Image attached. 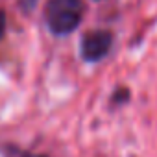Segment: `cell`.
Instances as JSON below:
<instances>
[{"label": "cell", "instance_id": "6da1fadb", "mask_svg": "<svg viewBox=\"0 0 157 157\" xmlns=\"http://www.w3.org/2000/svg\"><path fill=\"white\" fill-rule=\"evenodd\" d=\"M44 17L52 33L68 35L82 22L83 2L82 0H48Z\"/></svg>", "mask_w": 157, "mask_h": 157}, {"label": "cell", "instance_id": "3957f363", "mask_svg": "<svg viewBox=\"0 0 157 157\" xmlns=\"http://www.w3.org/2000/svg\"><path fill=\"white\" fill-rule=\"evenodd\" d=\"M4 32H6V15H4L2 10H0V39L4 37Z\"/></svg>", "mask_w": 157, "mask_h": 157}, {"label": "cell", "instance_id": "7a4b0ae2", "mask_svg": "<svg viewBox=\"0 0 157 157\" xmlns=\"http://www.w3.org/2000/svg\"><path fill=\"white\" fill-rule=\"evenodd\" d=\"M113 35L107 30H93L82 39V57L87 61H100L111 50Z\"/></svg>", "mask_w": 157, "mask_h": 157}]
</instances>
